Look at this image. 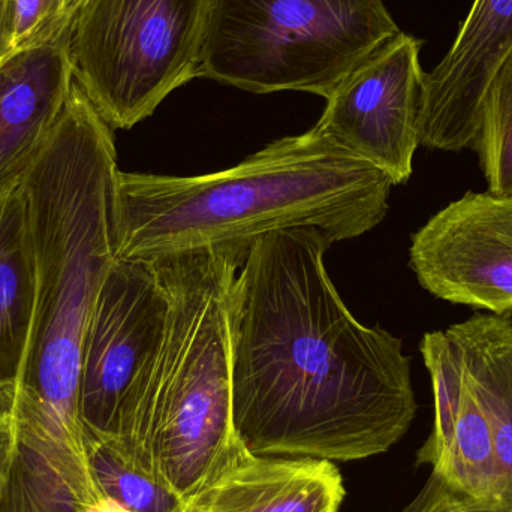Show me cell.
Instances as JSON below:
<instances>
[{
	"instance_id": "1",
	"label": "cell",
	"mask_w": 512,
	"mask_h": 512,
	"mask_svg": "<svg viewBox=\"0 0 512 512\" xmlns=\"http://www.w3.org/2000/svg\"><path fill=\"white\" fill-rule=\"evenodd\" d=\"M331 245L315 228L265 234L234 280L233 420L255 456L369 459L417 415L402 340L349 312L325 268Z\"/></svg>"
},
{
	"instance_id": "2",
	"label": "cell",
	"mask_w": 512,
	"mask_h": 512,
	"mask_svg": "<svg viewBox=\"0 0 512 512\" xmlns=\"http://www.w3.org/2000/svg\"><path fill=\"white\" fill-rule=\"evenodd\" d=\"M387 174L310 129L203 176L117 174V258L248 245L292 228L355 239L388 213Z\"/></svg>"
},
{
	"instance_id": "3",
	"label": "cell",
	"mask_w": 512,
	"mask_h": 512,
	"mask_svg": "<svg viewBox=\"0 0 512 512\" xmlns=\"http://www.w3.org/2000/svg\"><path fill=\"white\" fill-rule=\"evenodd\" d=\"M251 246L153 258L167 297L161 342L116 439L105 444L182 502L248 453L233 420L230 312Z\"/></svg>"
},
{
	"instance_id": "4",
	"label": "cell",
	"mask_w": 512,
	"mask_h": 512,
	"mask_svg": "<svg viewBox=\"0 0 512 512\" xmlns=\"http://www.w3.org/2000/svg\"><path fill=\"white\" fill-rule=\"evenodd\" d=\"M400 32L382 0H213L200 77L327 99Z\"/></svg>"
},
{
	"instance_id": "5",
	"label": "cell",
	"mask_w": 512,
	"mask_h": 512,
	"mask_svg": "<svg viewBox=\"0 0 512 512\" xmlns=\"http://www.w3.org/2000/svg\"><path fill=\"white\" fill-rule=\"evenodd\" d=\"M213 0H84L68 39L74 81L113 131L200 77Z\"/></svg>"
},
{
	"instance_id": "6",
	"label": "cell",
	"mask_w": 512,
	"mask_h": 512,
	"mask_svg": "<svg viewBox=\"0 0 512 512\" xmlns=\"http://www.w3.org/2000/svg\"><path fill=\"white\" fill-rule=\"evenodd\" d=\"M165 312L155 259H114L84 339L78 384L84 438L116 439L161 342Z\"/></svg>"
},
{
	"instance_id": "7",
	"label": "cell",
	"mask_w": 512,
	"mask_h": 512,
	"mask_svg": "<svg viewBox=\"0 0 512 512\" xmlns=\"http://www.w3.org/2000/svg\"><path fill=\"white\" fill-rule=\"evenodd\" d=\"M423 42L400 32L370 54L327 98L313 129L387 174L393 186L412 176L420 146Z\"/></svg>"
},
{
	"instance_id": "8",
	"label": "cell",
	"mask_w": 512,
	"mask_h": 512,
	"mask_svg": "<svg viewBox=\"0 0 512 512\" xmlns=\"http://www.w3.org/2000/svg\"><path fill=\"white\" fill-rule=\"evenodd\" d=\"M409 265L433 297L512 312V194L466 192L412 236Z\"/></svg>"
},
{
	"instance_id": "9",
	"label": "cell",
	"mask_w": 512,
	"mask_h": 512,
	"mask_svg": "<svg viewBox=\"0 0 512 512\" xmlns=\"http://www.w3.org/2000/svg\"><path fill=\"white\" fill-rule=\"evenodd\" d=\"M512 51V0H474L444 59L424 75L420 146L474 149L484 96Z\"/></svg>"
},
{
	"instance_id": "10",
	"label": "cell",
	"mask_w": 512,
	"mask_h": 512,
	"mask_svg": "<svg viewBox=\"0 0 512 512\" xmlns=\"http://www.w3.org/2000/svg\"><path fill=\"white\" fill-rule=\"evenodd\" d=\"M72 84L68 44L15 50L0 60V191L18 182L38 158Z\"/></svg>"
},
{
	"instance_id": "11",
	"label": "cell",
	"mask_w": 512,
	"mask_h": 512,
	"mask_svg": "<svg viewBox=\"0 0 512 512\" xmlns=\"http://www.w3.org/2000/svg\"><path fill=\"white\" fill-rule=\"evenodd\" d=\"M343 499L333 462L248 451L186 504L195 512H340Z\"/></svg>"
},
{
	"instance_id": "12",
	"label": "cell",
	"mask_w": 512,
	"mask_h": 512,
	"mask_svg": "<svg viewBox=\"0 0 512 512\" xmlns=\"http://www.w3.org/2000/svg\"><path fill=\"white\" fill-rule=\"evenodd\" d=\"M445 331L462 352L466 379L492 435L498 472L493 512H512V321L477 313Z\"/></svg>"
},
{
	"instance_id": "13",
	"label": "cell",
	"mask_w": 512,
	"mask_h": 512,
	"mask_svg": "<svg viewBox=\"0 0 512 512\" xmlns=\"http://www.w3.org/2000/svg\"><path fill=\"white\" fill-rule=\"evenodd\" d=\"M36 265L20 180L0 191V393L17 384L29 346Z\"/></svg>"
},
{
	"instance_id": "14",
	"label": "cell",
	"mask_w": 512,
	"mask_h": 512,
	"mask_svg": "<svg viewBox=\"0 0 512 512\" xmlns=\"http://www.w3.org/2000/svg\"><path fill=\"white\" fill-rule=\"evenodd\" d=\"M420 351L432 379L435 423L429 438L418 450L417 463L435 469L444 462L450 451L457 415L468 388V381L462 352L447 331H430L424 334Z\"/></svg>"
},
{
	"instance_id": "15",
	"label": "cell",
	"mask_w": 512,
	"mask_h": 512,
	"mask_svg": "<svg viewBox=\"0 0 512 512\" xmlns=\"http://www.w3.org/2000/svg\"><path fill=\"white\" fill-rule=\"evenodd\" d=\"M474 149L493 194H512V51L493 75Z\"/></svg>"
},
{
	"instance_id": "16",
	"label": "cell",
	"mask_w": 512,
	"mask_h": 512,
	"mask_svg": "<svg viewBox=\"0 0 512 512\" xmlns=\"http://www.w3.org/2000/svg\"><path fill=\"white\" fill-rule=\"evenodd\" d=\"M90 471L101 495L131 512H171L183 504L153 475L126 462L111 445L84 438Z\"/></svg>"
},
{
	"instance_id": "17",
	"label": "cell",
	"mask_w": 512,
	"mask_h": 512,
	"mask_svg": "<svg viewBox=\"0 0 512 512\" xmlns=\"http://www.w3.org/2000/svg\"><path fill=\"white\" fill-rule=\"evenodd\" d=\"M71 26L63 0H17L14 51L68 44Z\"/></svg>"
},
{
	"instance_id": "18",
	"label": "cell",
	"mask_w": 512,
	"mask_h": 512,
	"mask_svg": "<svg viewBox=\"0 0 512 512\" xmlns=\"http://www.w3.org/2000/svg\"><path fill=\"white\" fill-rule=\"evenodd\" d=\"M15 450V424L8 412H0V493L8 480Z\"/></svg>"
},
{
	"instance_id": "19",
	"label": "cell",
	"mask_w": 512,
	"mask_h": 512,
	"mask_svg": "<svg viewBox=\"0 0 512 512\" xmlns=\"http://www.w3.org/2000/svg\"><path fill=\"white\" fill-rule=\"evenodd\" d=\"M17 0H0V60L14 53Z\"/></svg>"
},
{
	"instance_id": "20",
	"label": "cell",
	"mask_w": 512,
	"mask_h": 512,
	"mask_svg": "<svg viewBox=\"0 0 512 512\" xmlns=\"http://www.w3.org/2000/svg\"><path fill=\"white\" fill-rule=\"evenodd\" d=\"M87 512H131L128 510H123L122 507H119V505L114 504V502L108 501V499H102V501H99L98 504L92 505V507L89 508V511ZM171 512H195L192 510L191 507H189L186 502H183L182 505H180L177 510L171 511Z\"/></svg>"
},
{
	"instance_id": "21",
	"label": "cell",
	"mask_w": 512,
	"mask_h": 512,
	"mask_svg": "<svg viewBox=\"0 0 512 512\" xmlns=\"http://www.w3.org/2000/svg\"><path fill=\"white\" fill-rule=\"evenodd\" d=\"M66 6V12H68L71 20H74L75 14H77L78 8L83 5L84 0H63Z\"/></svg>"
},
{
	"instance_id": "22",
	"label": "cell",
	"mask_w": 512,
	"mask_h": 512,
	"mask_svg": "<svg viewBox=\"0 0 512 512\" xmlns=\"http://www.w3.org/2000/svg\"><path fill=\"white\" fill-rule=\"evenodd\" d=\"M405 512H469V511H454V510H435V508H427L423 507V505L417 504V502H414V504L411 505V507L408 508Z\"/></svg>"
}]
</instances>
